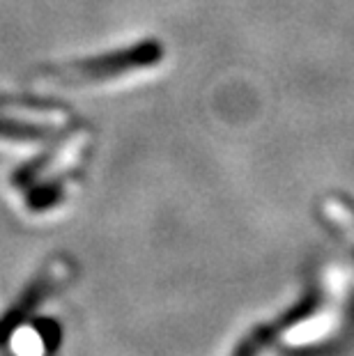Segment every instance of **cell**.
<instances>
[{
    "label": "cell",
    "instance_id": "cell-5",
    "mask_svg": "<svg viewBox=\"0 0 354 356\" xmlns=\"http://www.w3.org/2000/svg\"><path fill=\"white\" fill-rule=\"evenodd\" d=\"M0 136L3 138H42L47 136L44 129L37 127H21V124H10V122H0Z\"/></svg>",
    "mask_w": 354,
    "mask_h": 356
},
{
    "label": "cell",
    "instance_id": "cell-1",
    "mask_svg": "<svg viewBox=\"0 0 354 356\" xmlns=\"http://www.w3.org/2000/svg\"><path fill=\"white\" fill-rule=\"evenodd\" d=\"M161 60V49L156 42H143L138 47L122 53H113L97 60H88L81 65H70L65 70H51L47 76L54 83H83V81H102V79H115L120 74L143 70Z\"/></svg>",
    "mask_w": 354,
    "mask_h": 356
},
{
    "label": "cell",
    "instance_id": "cell-3",
    "mask_svg": "<svg viewBox=\"0 0 354 356\" xmlns=\"http://www.w3.org/2000/svg\"><path fill=\"white\" fill-rule=\"evenodd\" d=\"M42 338L35 329H21L17 331V338H14V352L19 356H40L42 354Z\"/></svg>",
    "mask_w": 354,
    "mask_h": 356
},
{
    "label": "cell",
    "instance_id": "cell-4",
    "mask_svg": "<svg viewBox=\"0 0 354 356\" xmlns=\"http://www.w3.org/2000/svg\"><path fill=\"white\" fill-rule=\"evenodd\" d=\"M10 111L19 118H28V120H37V122H47V124H65L67 115L60 111H30V108H21V106H10Z\"/></svg>",
    "mask_w": 354,
    "mask_h": 356
},
{
    "label": "cell",
    "instance_id": "cell-2",
    "mask_svg": "<svg viewBox=\"0 0 354 356\" xmlns=\"http://www.w3.org/2000/svg\"><path fill=\"white\" fill-rule=\"evenodd\" d=\"M86 140H88V134L74 136V138L58 152V156L54 159V163H51L49 168L44 170V177H47V179H56V175H60L63 170L72 168V165L79 161V154H81V149L86 147Z\"/></svg>",
    "mask_w": 354,
    "mask_h": 356
}]
</instances>
